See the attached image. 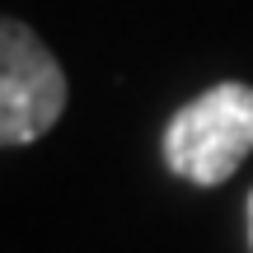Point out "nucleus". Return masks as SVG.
<instances>
[{"mask_svg": "<svg viewBox=\"0 0 253 253\" xmlns=\"http://www.w3.org/2000/svg\"><path fill=\"white\" fill-rule=\"evenodd\" d=\"M66 113V75L42 38L19 19L0 24V141L28 145Z\"/></svg>", "mask_w": 253, "mask_h": 253, "instance_id": "2", "label": "nucleus"}, {"mask_svg": "<svg viewBox=\"0 0 253 253\" xmlns=\"http://www.w3.org/2000/svg\"><path fill=\"white\" fill-rule=\"evenodd\" d=\"M253 155V84L225 80L183 103L164 126V164L197 188H216Z\"/></svg>", "mask_w": 253, "mask_h": 253, "instance_id": "1", "label": "nucleus"}, {"mask_svg": "<svg viewBox=\"0 0 253 253\" xmlns=\"http://www.w3.org/2000/svg\"><path fill=\"white\" fill-rule=\"evenodd\" d=\"M249 244H253V192H249Z\"/></svg>", "mask_w": 253, "mask_h": 253, "instance_id": "3", "label": "nucleus"}]
</instances>
